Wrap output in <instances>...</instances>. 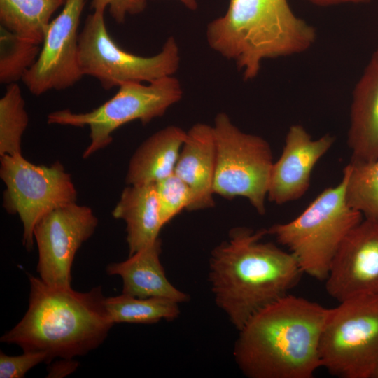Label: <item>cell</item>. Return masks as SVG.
Masks as SVG:
<instances>
[{
  "mask_svg": "<svg viewBox=\"0 0 378 378\" xmlns=\"http://www.w3.org/2000/svg\"><path fill=\"white\" fill-rule=\"evenodd\" d=\"M265 228L230 230L211 253L209 281L216 304L239 331L258 311L287 295L303 274L294 255L260 240Z\"/></svg>",
  "mask_w": 378,
  "mask_h": 378,
  "instance_id": "obj_1",
  "label": "cell"
},
{
  "mask_svg": "<svg viewBox=\"0 0 378 378\" xmlns=\"http://www.w3.org/2000/svg\"><path fill=\"white\" fill-rule=\"evenodd\" d=\"M329 308L288 294L255 313L239 330L234 360L248 378H312Z\"/></svg>",
  "mask_w": 378,
  "mask_h": 378,
  "instance_id": "obj_2",
  "label": "cell"
},
{
  "mask_svg": "<svg viewBox=\"0 0 378 378\" xmlns=\"http://www.w3.org/2000/svg\"><path fill=\"white\" fill-rule=\"evenodd\" d=\"M29 307L23 318L3 335V343L23 351H43L47 364L56 358L72 359L99 347L113 326L102 287L78 292L49 285L29 274Z\"/></svg>",
  "mask_w": 378,
  "mask_h": 378,
  "instance_id": "obj_3",
  "label": "cell"
},
{
  "mask_svg": "<svg viewBox=\"0 0 378 378\" xmlns=\"http://www.w3.org/2000/svg\"><path fill=\"white\" fill-rule=\"evenodd\" d=\"M209 46L233 60L245 80L262 61L302 53L316 39L313 26L298 17L288 0H230L225 13L206 29Z\"/></svg>",
  "mask_w": 378,
  "mask_h": 378,
  "instance_id": "obj_4",
  "label": "cell"
},
{
  "mask_svg": "<svg viewBox=\"0 0 378 378\" xmlns=\"http://www.w3.org/2000/svg\"><path fill=\"white\" fill-rule=\"evenodd\" d=\"M346 178L321 192L295 218L267 228V234L286 246L303 274L325 281L342 242L363 220L346 199Z\"/></svg>",
  "mask_w": 378,
  "mask_h": 378,
  "instance_id": "obj_5",
  "label": "cell"
},
{
  "mask_svg": "<svg viewBox=\"0 0 378 378\" xmlns=\"http://www.w3.org/2000/svg\"><path fill=\"white\" fill-rule=\"evenodd\" d=\"M329 308L320 342L321 367L340 378H372L378 366V295Z\"/></svg>",
  "mask_w": 378,
  "mask_h": 378,
  "instance_id": "obj_6",
  "label": "cell"
},
{
  "mask_svg": "<svg viewBox=\"0 0 378 378\" xmlns=\"http://www.w3.org/2000/svg\"><path fill=\"white\" fill-rule=\"evenodd\" d=\"M118 88L113 97L97 108L85 113H74L69 109L55 111L48 115V123L89 127L90 142L83 153V158H88L110 145L113 133L120 127L136 120L142 124L148 123L162 116L183 95L180 82L173 76L147 85L128 82Z\"/></svg>",
  "mask_w": 378,
  "mask_h": 378,
  "instance_id": "obj_7",
  "label": "cell"
},
{
  "mask_svg": "<svg viewBox=\"0 0 378 378\" xmlns=\"http://www.w3.org/2000/svg\"><path fill=\"white\" fill-rule=\"evenodd\" d=\"M78 59L83 76L96 78L104 89L110 90L128 82L150 83L173 76L178 68L180 55L174 37L151 57L125 51L108 34L104 12L93 11L78 35Z\"/></svg>",
  "mask_w": 378,
  "mask_h": 378,
  "instance_id": "obj_8",
  "label": "cell"
},
{
  "mask_svg": "<svg viewBox=\"0 0 378 378\" xmlns=\"http://www.w3.org/2000/svg\"><path fill=\"white\" fill-rule=\"evenodd\" d=\"M216 147L214 194L228 200L246 198L256 211L265 213V200L274 164L269 143L234 125L225 113L213 125Z\"/></svg>",
  "mask_w": 378,
  "mask_h": 378,
  "instance_id": "obj_9",
  "label": "cell"
},
{
  "mask_svg": "<svg viewBox=\"0 0 378 378\" xmlns=\"http://www.w3.org/2000/svg\"><path fill=\"white\" fill-rule=\"evenodd\" d=\"M0 177L6 186L3 207L19 216L22 225V244L33 248L34 230L50 212L77 201V190L71 174L59 161L50 166L37 165L22 153L0 160Z\"/></svg>",
  "mask_w": 378,
  "mask_h": 378,
  "instance_id": "obj_10",
  "label": "cell"
},
{
  "mask_svg": "<svg viewBox=\"0 0 378 378\" xmlns=\"http://www.w3.org/2000/svg\"><path fill=\"white\" fill-rule=\"evenodd\" d=\"M98 218L88 206L74 203L57 209L36 225L34 238L38 260L39 277L45 283L71 287V267L83 244L94 234Z\"/></svg>",
  "mask_w": 378,
  "mask_h": 378,
  "instance_id": "obj_11",
  "label": "cell"
},
{
  "mask_svg": "<svg viewBox=\"0 0 378 378\" xmlns=\"http://www.w3.org/2000/svg\"><path fill=\"white\" fill-rule=\"evenodd\" d=\"M85 0H66L51 20L40 53L22 80L36 96L74 85L83 76L78 59V27Z\"/></svg>",
  "mask_w": 378,
  "mask_h": 378,
  "instance_id": "obj_12",
  "label": "cell"
},
{
  "mask_svg": "<svg viewBox=\"0 0 378 378\" xmlns=\"http://www.w3.org/2000/svg\"><path fill=\"white\" fill-rule=\"evenodd\" d=\"M327 293L339 302L378 295V220L365 218L348 234L325 280Z\"/></svg>",
  "mask_w": 378,
  "mask_h": 378,
  "instance_id": "obj_13",
  "label": "cell"
},
{
  "mask_svg": "<svg viewBox=\"0 0 378 378\" xmlns=\"http://www.w3.org/2000/svg\"><path fill=\"white\" fill-rule=\"evenodd\" d=\"M334 141L330 134L313 139L302 125H291L282 153L272 168L267 199L283 204L302 197L309 189L313 169Z\"/></svg>",
  "mask_w": 378,
  "mask_h": 378,
  "instance_id": "obj_14",
  "label": "cell"
},
{
  "mask_svg": "<svg viewBox=\"0 0 378 378\" xmlns=\"http://www.w3.org/2000/svg\"><path fill=\"white\" fill-rule=\"evenodd\" d=\"M347 145L351 162L378 158V46L353 91Z\"/></svg>",
  "mask_w": 378,
  "mask_h": 378,
  "instance_id": "obj_15",
  "label": "cell"
},
{
  "mask_svg": "<svg viewBox=\"0 0 378 378\" xmlns=\"http://www.w3.org/2000/svg\"><path fill=\"white\" fill-rule=\"evenodd\" d=\"M216 167V147L213 126L197 123L186 132L174 169V173L188 185L192 193V202L188 211L214 206Z\"/></svg>",
  "mask_w": 378,
  "mask_h": 378,
  "instance_id": "obj_16",
  "label": "cell"
},
{
  "mask_svg": "<svg viewBox=\"0 0 378 378\" xmlns=\"http://www.w3.org/2000/svg\"><path fill=\"white\" fill-rule=\"evenodd\" d=\"M162 241L159 237L141 251L119 262L107 265L108 275L122 279V293L139 298H166L178 304L190 296L176 288L167 279L160 261Z\"/></svg>",
  "mask_w": 378,
  "mask_h": 378,
  "instance_id": "obj_17",
  "label": "cell"
},
{
  "mask_svg": "<svg viewBox=\"0 0 378 378\" xmlns=\"http://www.w3.org/2000/svg\"><path fill=\"white\" fill-rule=\"evenodd\" d=\"M112 215L126 224L129 255L152 244L159 238L162 228L155 183L128 185L122 191Z\"/></svg>",
  "mask_w": 378,
  "mask_h": 378,
  "instance_id": "obj_18",
  "label": "cell"
},
{
  "mask_svg": "<svg viewBox=\"0 0 378 378\" xmlns=\"http://www.w3.org/2000/svg\"><path fill=\"white\" fill-rule=\"evenodd\" d=\"M186 136L181 127L169 125L146 139L130 160L126 183H155L174 174Z\"/></svg>",
  "mask_w": 378,
  "mask_h": 378,
  "instance_id": "obj_19",
  "label": "cell"
},
{
  "mask_svg": "<svg viewBox=\"0 0 378 378\" xmlns=\"http://www.w3.org/2000/svg\"><path fill=\"white\" fill-rule=\"evenodd\" d=\"M64 0H0L1 26L13 34L42 45L52 14Z\"/></svg>",
  "mask_w": 378,
  "mask_h": 378,
  "instance_id": "obj_20",
  "label": "cell"
},
{
  "mask_svg": "<svg viewBox=\"0 0 378 378\" xmlns=\"http://www.w3.org/2000/svg\"><path fill=\"white\" fill-rule=\"evenodd\" d=\"M178 303L161 298H139L122 293L106 298L105 308L111 322L153 324L162 320L177 318L180 314Z\"/></svg>",
  "mask_w": 378,
  "mask_h": 378,
  "instance_id": "obj_21",
  "label": "cell"
},
{
  "mask_svg": "<svg viewBox=\"0 0 378 378\" xmlns=\"http://www.w3.org/2000/svg\"><path fill=\"white\" fill-rule=\"evenodd\" d=\"M343 174L348 204L365 218L378 220V158L369 163L349 162Z\"/></svg>",
  "mask_w": 378,
  "mask_h": 378,
  "instance_id": "obj_22",
  "label": "cell"
},
{
  "mask_svg": "<svg viewBox=\"0 0 378 378\" xmlns=\"http://www.w3.org/2000/svg\"><path fill=\"white\" fill-rule=\"evenodd\" d=\"M28 122L20 86L17 83L7 85L0 99V157L22 153V137Z\"/></svg>",
  "mask_w": 378,
  "mask_h": 378,
  "instance_id": "obj_23",
  "label": "cell"
},
{
  "mask_svg": "<svg viewBox=\"0 0 378 378\" xmlns=\"http://www.w3.org/2000/svg\"><path fill=\"white\" fill-rule=\"evenodd\" d=\"M0 81L10 84L22 79L36 62L41 45L20 38L1 26Z\"/></svg>",
  "mask_w": 378,
  "mask_h": 378,
  "instance_id": "obj_24",
  "label": "cell"
},
{
  "mask_svg": "<svg viewBox=\"0 0 378 378\" xmlns=\"http://www.w3.org/2000/svg\"><path fill=\"white\" fill-rule=\"evenodd\" d=\"M162 227L192 202V193L188 185L175 173L155 182Z\"/></svg>",
  "mask_w": 378,
  "mask_h": 378,
  "instance_id": "obj_25",
  "label": "cell"
},
{
  "mask_svg": "<svg viewBox=\"0 0 378 378\" xmlns=\"http://www.w3.org/2000/svg\"><path fill=\"white\" fill-rule=\"evenodd\" d=\"M47 355L43 351H24L19 356L0 353V377L22 378L31 368L44 362Z\"/></svg>",
  "mask_w": 378,
  "mask_h": 378,
  "instance_id": "obj_26",
  "label": "cell"
},
{
  "mask_svg": "<svg viewBox=\"0 0 378 378\" xmlns=\"http://www.w3.org/2000/svg\"><path fill=\"white\" fill-rule=\"evenodd\" d=\"M146 0H92L93 11H103L106 8L118 23L125 20L127 15L139 14L144 10Z\"/></svg>",
  "mask_w": 378,
  "mask_h": 378,
  "instance_id": "obj_27",
  "label": "cell"
},
{
  "mask_svg": "<svg viewBox=\"0 0 378 378\" xmlns=\"http://www.w3.org/2000/svg\"><path fill=\"white\" fill-rule=\"evenodd\" d=\"M78 365V362L72 359H62L51 366L49 370V377H62L73 372Z\"/></svg>",
  "mask_w": 378,
  "mask_h": 378,
  "instance_id": "obj_28",
  "label": "cell"
},
{
  "mask_svg": "<svg viewBox=\"0 0 378 378\" xmlns=\"http://www.w3.org/2000/svg\"><path fill=\"white\" fill-rule=\"evenodd\" d=\"M310 4L320 7H329L346 4H366L371 0H307Z\"/></svg>",
  "mask_w": 378,
  "mask_h": 378,
  "instance_id": "obj_29",
  "label": "cell"
},
{
  "mask_svg": "<svg viewBox=\"0 0 378 378\" xmlns=\"http://www.w3.org/2000/svg\"><path fill=\"white\" fill-rule=\"evenodd\" d=\"M188 9L195 10L197 8V0H179Z\"/></svg>",
  "mask_w": 378,
  "mask_h": 378,
  "instance_id": "obj_30",
  "label": "cell"
},
{
  "mask_svg": "<svg viewBox=\"0 0 378 378\" xmlns=\"http://www.w3.org/2000/svg\"><path fill=\"white\" fill-rule=\"evenodd\" d=\"M372 378H378V366L373 374V377Z\"/></svg>",
  "mask_w": 378,
  "mask_h": 378,
  "instance_id": "obj_31",
  "label": "cell"
},
{
  "mask_svg": "<svg viewBox=\"0 0 378 378\" xmlns=\"http://www.w3.org/2000/svg\"><path fill=\"white\" fill-rule=\"evenodd\" d=\"M64 1H66V0H64Z\"/></svg>",
  "mask_w": 378,
  "mask_h": 378,
  "instance_id": "obj_32",
  "label": "cell"
}]
</instances>
